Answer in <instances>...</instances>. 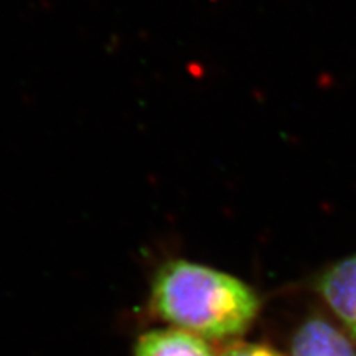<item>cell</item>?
<instances>
[{
	"mask_svg": "<svg viewBox=\"0 0 356 356\" xmlns=\"http://www.w3.org/2000/svg\"><path fill=\"white\" fill-rule=\"evenodd\" d=\"M216 356H282L277 350L261 343H246V341H233L221 350Z\"/></svg>",
	"mask_w": 356,
	"mask_h": 356,
	"instance_id": "5b68a950",
	"label": "cell"
},
{
	"mask_svg": "<svg viewBox=\"0 0 356 356\" xmlns=\"http://www.w3.org/2000/svg\"><path fill=\"white\" fill-rule=\"evenodd\" d=\"M132 356H216L207 340L175 327L155 328L137 338Z\"/></svg>",
	"mask_w": 356,
	"mask_h": 356,
	"instance_id": "277c9868",
	"label": "cell"
},
{
	"mask_svg": "<svg viewBox=\"0 0 356 356\" xmlns=\"http://www.w3.org/2000/svg\"><path fill=\"white\" fill-rule=\"evenodd\" d=\"M150 307L170 327L207 341H231L257 318V293L228 273L185 259L159 269L150 289Z\"/></svg>",
	"mask_w": 356,
	"mask_h": 356,
	"instance_id": "6da1fadb",
	"label": "cell"
},
{
	"mask_svg": "<svg viewBox=\"0 0 356 356\" xmlns=\"http://www.w3.org/2000/svg\"><path fill=\"white\" fill-rule=\"evenodd\" d=\"M315 289L351 340L356 341V252L322 270Z\"/></svg>",
	"mask_w": 356,
	"mask_h": 356,
	"instance_id": "7a4b0ae2",
	"label": "cell"
},
{
	"mask_svg": "<svg viewBox=\"0 0 356 356\" xmlns=\"http://www.w3.org/2000/svg\"><path fill=\"white\" fill-rule=\"evenodd\" d=\"M291 356H356V348L348 333L322 317H310L293 333Z\"/></svg>",
	"mask_w": 356,
	"mask_h": 356,
	"instance_id": "3957f363",
	"label": "cell"
}]
</instances>
